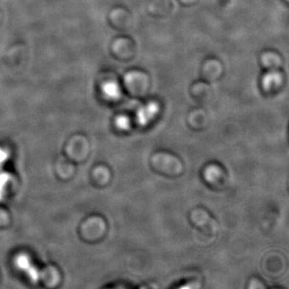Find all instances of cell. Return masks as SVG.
<instances>
[{"label": "cell", "mask_w": 289, "mask_h": 289, "mask_svg": "<svg viewBox=\"0 0 289 289\" xmlns=\"http://www.w3.org/2000/svg\"><path fill=\"white\" fill-rule=\"evenodd\" d=\"M248 288H266L267 286L265 285L263 282L258 277H252L250 279L248 283Z\"/></svg>", "instance_id": "cell-7"}, {"label": "cell", "mask_w": 289, "mask_h": 289, "mask_svg": "<svg viewBox=\"0 0 289 289\" xmlns=\"http://www.w3.org/2000/svg\"><path fill=\"white\" fill-rule=\"evenodd\" d=\"M203 180L210 187L215 190L224 189L228 182L227 172L222 165L210 163L205 165L202 172Z\"/></svg>", "instance_id": "cell-3"}, {"label": "cell", "mask_w": 289, "mask_h": 289, "mask_svg": "<svg viewBox=\"0 0 289 289\" xmlns=\"http://www.w3.org/2000/svg\"><path fill=\"white\" fill-rule=\"evenodd\" d=\"M281 81V75L278 71H270L264 74L262 78V85L265 89H270L276 86Z\"/></svg>", "instance_id": "cell-6"}, {"label": "cell", "mask_w": 289, "mask_h": 289, "mask_svg": "<svg viewBox=\"0 0 289 289\" xmlns=\"http://www.w3.org/2000/svg\"><path fill=\"white\" fill-rule=\"evenodd\" d=\"M116 126L121 129H126L130 126V121L126 116H118L116 118Z\"/></svg>", "instance_id": "cell-8"}, {"label": "cell", "mask_w": 289, "mask_h": 289, "mask_svg": "<svg viewBox=\"0 0 289 289\" xmlns=\"http://www.w3.org/2000/svg\"><path fill=\"white\" fill-rule=\"evenodd\" d=\"M190 223L196 228L210 236H215L220 231V225L214 217L203 207H196L189 214Z\"/></svg>", "instance_id": "cell-2"}, {"label": "cell", "mask_w": 289, "mask_h": 289, "mask_svg": "<svg viewBox=\"0 0 289 289\" xmlns=\"http://www.w3.org/2000/svg\"><path fill=\"white\" fill-rule=\"evenodd\" d=\"M158 104L154 102L147 104V105H143L140 109L137 110V119L139 124L147 125L151 119L154 118V116H156L158 113Z\"/></svg>", "instance_id": "cell-4"}, {"label": "cell", "mask_w": 289, "mask_h": 289, "mask_svg": "<svg viewBox=\"0 0 289 289\" xmlns=\"http://www.w3.org/2000/svg\"><path fill=\"white\" fill-rule=\"evenodd\" d=\"M151 167L160 175L176 178L184 172L182 160L168 151H157L151 157Z\"/></svg>", "instance_id": "cell-1"}, {"label": "cell", "mask_w": 289, "mask_h": 289, "mask_svg": "<svg viewBox=\"0 0 289 289\" xmlns=\"http://www.w3.org/2000/svg\"><path fill=\"white\" fill-rule=\"evenodd\" d=\"M102 92L104 96L109 100H116L120 98L122 89L120 85L116 81H109L104 84L102 86Z\"/></svg>", "instance_id": "cell-5"}]
</instances>
